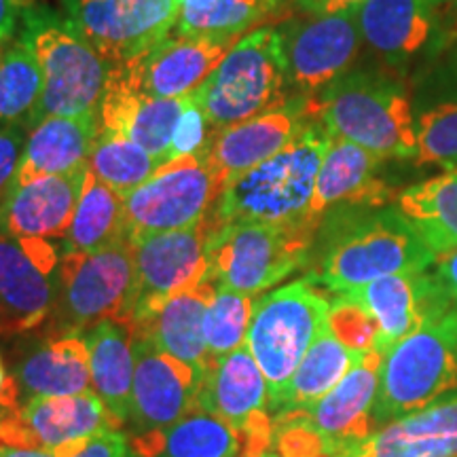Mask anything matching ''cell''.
Wrapping results in <instances>:
<instances>
[{
    "instance_id": "47",
    "label": "cell",
    "mask_w": 457,
    "mask_h": 457,
    "mask_svg": "<svg viewBox=\"0 0 457 457\" xmlns=\"http://www.w3.org/2000/svg\"><path fill=\"white\" fill-rule=\"evenodd\" d=\"M0 457H55V455L41 449H17V447H4V445H0Z\"/></svg>"
},
{
    "instance_id": "38",
    "label": "cell",
    "mask_w": 457,
    "mask_h": 457,
    "mask_svg": "<svg viewBox=\"0 0 457 457\" xmlns=\"http://www.w3.org/2000/svg\"><path fill=\"white\" fill-rule=\"evenodd\" d=\"M254 305V296L216 284V295L210 303L204 322L205 345H208L212 362L245 345Z\"/></svg>"
},
{
    "instance_id": "25",
    "label": "cell",
    "mask_w": 457,
    "mask_h": 457,
    "mask_svg": "<svg viewBox=\"0 0 457 457\" xmlns=\"http://www.w3.org/2000/svg\"><path fill=\"white\" fill-rule=\"evenodd\" d=\"M187 100L155 98L111 72L98 108L100 129L136 142L165 163L170 162L171 138Z\"/></svg>"
},
{
    "instance_id": "6",
    "label": "cell",
    "mask_w": 457,
    "mask_h": 457,
    "mask_svg": "<svg viewBox=\"0 0 457 457\" xmlns=\"http://www.w3.org/2000/svg\"><path fill=\"white\" fill-rule=\"evenodd\" d=\"M457 394V307L384 353L375 400L377 430Z\"/></svg>"
},
{
    "instance_id": "44",
    "label": "cell",
    "mask_w": 457,
    "mask_h": 457,
    "mask_svg": "<svg viewBox=\"0 0 457 457\" xmlns=\"http://www.w3.org/2000/svg\"><path fill=\"white\" fill-rule=\"evenodd\" d=\"M364 0H290L296 13H341V11L358 9Z\"/></svg>"
},
{
    "instance_id": "30",
    "label": "cell",
    "mask_w": 457,
    "mask_h": 457,
    "mask_svg": "<svg viewBox=\"0 0 457 457\" xmlns=\"http://www.w3.org/2000/svg\"><path fill=\"white\" fill-rule=\"evenodd\" d=\"M89 350L91 386L121 430L128 424L131 387H134L136 356L131 337L123 324L106 320L85 333Z\"/></svg>"
},
{
    "instance_id": "11",
    "label": "cell",
    "mask_w": 457,
    "mask_h": 457,
    "mask_svg": "<svg viewBox=\"0 0 457 457\" xmlns=\"http://www.w3.org/2000/svg\"><path fill=\"white\" fill-rule=\"evenodd\" d=\"M0 445L41 449L55 457H72L91 438L119 430L96 392L74 396H34L21 404L3 403Z\"/></svg>"
},
{
    "instance_id": "26",
    "label": "cell",
    "mask_w": 457,
    "mask_h": 457,
    "mask_svg": "<svg viewBox=\"0 0 457 457\" xmlns=\"http://www.w3.org/2000/svg\"><path fill=\"white\" fill-rule=\"evenodd\" d=\"M13 377L20 403L34 396H74L89 392L91 367L85 337L45 335L15 360Z\"/></svg>"
},
{
    "instance_id": "39",
    "label": "cell",
    "mask_w": 457,
    "mask_h": 457,
    "mask_svg": "<svg viewBox=\"0 0 457 457\" xmlns=\"http://www.w3.org/2000/svg\"><path fill=\"white\" fill-rule=\"evenodd\" d=\"M417 163L457 170V98L415 114Z\"/></svg>"
},
{
    "instance_id": "12",
    "label": "cell",
    "mask_w": 457,
    "mask_h": 457,
    "mask_svg": "<svg viewBox=\"0 0 457 457\" xmlns=\"http://www.w3.org/2000/svg\"><path fill=\"white\" fill-rule=\"evenodd\" d=\"M278 30L290 94L307 98H316L335 79L352 71L364 45L356 9L327 15L299 13Z\"/></svg>"
},
{
    "instance_id": "21",
    "label": "cell",
    "mask_w": 457,
    "mask_h": 457,
    "mask_svg": "<svg viewBox=\"0 0 457 457\" xmlns=\"http://www.w3.org/2000/svg\"><path fill=\"white\" fill-rule=\"evenodd\" d=\"M214 295L216 284L204 282L140 313L125 328L131 339L151 343L157 352L185 364L204 381L212 364L205 345L204 322Z\"/></svg>"
},
{
    "instance_id": "52",
    "label": "cell",
    "mask_w": 457,
    "mask_h": 457,
    "mask_svg": "<svg viewBox=\"0 0 457 457\" xmlns=\"http://www.w3.org/2000/svg\"><path fill=\"white\" fill-rule=\"evenodd\" d=\"M0 420H3V404H0Z\"/></svg>"
},
{
    "instance_id": "50",
    "label": "cell",
    "mask_w": 457,
    "mask_h": 457,
    "mask_svg": "<svg viewBox=\"0 0 457 457\" xmlns=\"http://www.w3.org/2000/svg\"><path fill=\"white\" fill-rule=\"evenodd\" d=\"M436 3H438V4H441V3H447L451 9L457 11V0H436Z\"/></svg>"
},
{
    "instance_id": "14",
    "label": "cell",
    "mask_w": 457,
    "mask_h": 457,
    "mask_svg": "<svg viewBox=\"0 0 457 457\" xmlns=\"http://www.w3.org/2000/svg\"><path fill=\"white\" fill-rule=\"evenodd\" d=\"M197 409L236 428L248 441L245 457H261L271 447L270 386L248 345L210 364L197 394Z\"/></svg>"
},
{
    "instance_id": "13",
    "label": "cell",
    "mask_w": 457,
    "mask_h": 457,
    "mask_svg": "<svg viewBox=\"0 0 457 457\" xmlns=\"http://www.w3.org/2000/svg\"><path fill=\"white\" fill-rule=\"evenodd\" d=\"M74 30L111 66L155 47L179 24L180 0H62Z\"/></svg>"
},
{
    "instance_id": "16",
    "label": "cell",
    "mask_w": 457,
    "mask_h": 457,
    "mask_svg": "<svg viewBox=\"0 0 457 457\" xmlns=\"http://www.w3.org/2000/svg\"><path fill=\"white\" fill-rule=\"evenodd\" d=\"M212 233L214 222L208 214L193 227L157 233L134 244L136 290L129 322L170 296L212 282L208 261Z\"/></svg>"
},
{
    "instance_id": "15",
    "label": "cell",
    "mask_w": 457,
    "mask_h": 457,
    "mask_svg": "<svg viewBox=\"0 0 457 457\" xmlns=\"http://www.w3.org/2000/svg\"><path fill=\"white\" fill-rule=\"evenodd\" d=\"M62 250L45 239H17L0 231V339L43 327L55 303Z\"/></svg>"
},
{
    "instance_id": "24",
    "label": "cell",
    "mask_w": 457,
    "mask_h": 457,
    "mask_svg": "<svg viewBox=\"0 0 457 457\" xmlns=\"http://www.w3.org/2000/svg\"><path fill=\"white\" fill-rule=\"evenodd\" d=\"M384 162L350 140L333 138L320 165L310 219L324 222L337 210L390 205L398 193L379 176Z\"/></svg>"
},
{
    "instance_id": "31",
    "label": "cell",
    "mask_w": 457,
    "mask_h": 457,
    "mask_svg": "<svg viewBox=\"0 0 457 457\" xmlns=\"http://www.w3.org/2000/svg\"><path fill=\"white\" fill-rule=\"evenodd\" d=\"M136 457H245L244 434L219 417L195 411L168 430L129 436Z\"/></svg>"
},
{
    "instance_id": "46",
    "label": "cell",
    "mask_w": 457,
    "mask_h": 457,
    "mask_svg": "<svg viewBox=\"0 0 457 457\" xmlns=\"http://www.w3.org/2000/svg\"><path fill=\"white\" fill-rule=\"evenodd\" d=\"M434 276L438 278V282L443 284V288L447 290L449 299L453 301V305L457 307V250L449 254L438 256L434 261Z\"/></svg>"
},
{
    "instance_id": "8",
    "label": "cell",
    "mask_w": 457,
    "mask_h": 457,
    "mask_svg": "<svg viewBox=\"0 0 457 457\" xmlns=\"http://www.w3.org/2000/svg\"><path fill=\"white\" fill-rule=\"evenodd\" d=\"M320 225L244 222L214 228L208 242L210 279L242 295L265 293L310 261Z\"/></svg>"
},
{
    "instance_id": "35",
    "label": "cell",
    "mask_w": 457,
    "mask_h": 457,
    "mask_svg": "<svg viewBox=\"0 0 457 457\" xmlns=\"http://www.w3.org/2000/svg\"><path fill=\"white\" fill-rule=\"evenodd\" d=\"M286 0H180L179 34L205 38H242L262 26Z\"/></svg>"
},
{
    "instance_id": "41",
    "label": "cell",
    "mask_w": 457,
    "mask_h": 457,
    "mask_svg": "<svg viewBox=\"0 0 457 457\" xmlns=\"http://www.w3.org/2000/svg\"><path fill=\"white\" fill-rule=\"evenodd\" d=\"M212 134L214 129L210 128L208 119H205L202 108L188 98L185 111H182L179 123H176L174 138H171V148H170V159L202 153L204 148L208 146Z\"/></svg>"
},
{
    "instance_id": "36",
    "label": "cell",
    "mask_w": 457,
    "mask_h": 457,
    "mask_svg": "<svg viewBox=\"0 0 457 457\" xmlns=\"http://www.w3.org/2000/svg\"><path fill=\"white\" fill-rule=\"evenodd\" d=\"M43 96V74L37 57L20 38L0 51V128H34Z\"/></svg>"
},
{
    "instance_id": "10",
    "label": "cell",
    "mask_w": 457,
    "mask_h": 457,
    "mask_svg": "<svg viewBox=\"0 0 457 457\" xmlns=\"http://www.w3.org/2000/svg\"><path fill=\"white\" fill-rule=\"evenodd\" d=\"M220 195L205 151L165 162L125 197V236L131 244L202 222Z\"/></svg>"
},
{
    "instance_id": "42",
    "label": "cell",
    "mask_w": 457,
    "mask_h": 457,
    "mask_svg": "<svg viewBox=\"0 0 457 457\" xmlns=\"http://www.w3.org/2000/svg\"><path fill=\"white\" fill-rule=\"evenodd\" d=\"M26 131L30 129L24 128V125L0 128V195L11 185V180L15 179L17 168H20L28 138Z\"/></svg>"
},
{
    "instance_id": "7",
    "label": "cell",
    "mask_w": 457,
    "mask_h": 457,
    "mask_svg": "<svg viewBox=\"0 0 457 457\" xmlns=\"http://www.w3.org/2000/svg\"><path fill=\"white\" fill-rule=\"evenodd\" d=\"M288 96L282 37L276 26H259L237 38L191 100L219 131L282 104Z\"/></svg>"
},
{
    "instance_id": "3",
    "label": "cell",
    "mask_w": 457,
    "mask_h": 457,
    "mask_svg": "<svg viewBox=\"0 0 457 457\" xmlns=\"http://www.w3.org/2000/svg\"><path fill=\"white\" fill-rule=\"evenodd\" d=\"M313 100L333 138L350 140L381 159H415V112L404 85L390 74L352 68Z\"/></svg>"
},
{
    "instance_id": "22",
    "label": "cell",
    "mask_w": 457,
    "mask_h": 457,
    "mask_svg": "<svg viewBox=\"0 0 457 457\" xmlns=\"http://www.w3.org/2000/svg\"><path fill=\"white\" fill-rule=\"evenodd\" d=\"M87 174L83 165L68 174L9 185L0 195V231L17 239H64Z\"/></svg>"
},
{
    "instance_id": "20",
    "label": "cell",
    "mask_w": 457,
    "mask_h": 457,
    "mask_svg": "<svg viewBox=\"0 0 457 457\" xmlns=\"http://www.w3.org/2000/svg\"><path fill=\"white\" fill-rule=\"evenodd\" d=\"M131 345L136 356L128 415V424L134 430L131 436L168 430L199 411L197 394L202 379H197L185 364L157 352L151 343L131 339Z\"/></svg>"
},
{
    "instance_id": "27",
    "label": "cell",
    "mask_w": 457,
    "mask_h": 457,
    "mask_svg": "<svg viewBox=\"0 0 457 457\" xmlns=\"http://www.w3.org/2000/svg\"><path fill=\"white\" fill-rule=\"evenodd\" d=\"M436 0H364L356 9L362 43L386 64L409 62L430 43Z\"/></svg>"
},
{
    "instance_id": "37",
    "label": "cell",
    "mask_w": 457,
    "mask_h": 457,
    "mask_svg": "<svg viewBox=\"0 0 457 457\" xmlns=\"http://www.w3.org/2000/svg\"><path fill=\"white\" fill-rule=\"evenodd\" d=\"M162 165V159L151 155L136 142L104 129L98 131L87 159L91 174L123 197L145 185Z\"/></svg>"
},
{
    "instance_id": "17",
    "label": "cell",
    "mask_w": 457,
    "mask_h": 457,
    "mask_svg": "<svg viewBox=\"0 0 457 457\" xmlns=\"http://www.w3.org/2000/svg\"><path fill=\"white\" fill-rule=\"evenodd\" d=\"M316 117V100L290 94L282 104L270 111L214 131L204 151L212 165L220 193L245 171L290 145Z\"/></svg>"
},
{
    "instance_id": "23",
    "label": "cell",
    "mask_w": 457,
    "mask_h": 457,
    "mask_svg": "<svg viewBox=\"0 0 457 457\" xmlns=\"http://www.w3.org/2000/svg\"><path fill=\"white\" fill-rule=\"evenodd\" d=\"M381 364L384 352H364L327 396L320 398L312 409L301 411L313 430L339 453L350 455L377 432L373 409L379 392Z\"/></svg>"
},
{
    "instance_id": "53",
    "label": "cell",
    "mask_w": 457,
    "mask_h": 457,
    "mask_svg": "<svg viewBox=\"0 0 457 457\" xmlns=\"http://www.w3.org/2000/svg\"><path fill=\"white\" fill-rule=\"evenodd\" d=\"M455 457H457V455H455Z\"/></svg>"
},
{
    "instance_id": "5",
    "label": "cell",
    "mask_w": 457,
    "mask_h": 457,
    "mask_svg": "<svg viewBox=\"0 0 457 457\" xmlns=\"http://www.w3.org/2000/svg\"><path fill=\"white\" fill-rule=\"evenodd\" d=\"M134 290L136 256L128 237L96 253L62 254L47 333L83 337L106 320L128 327Z\"/></svg>"
},
{
    "instance_id": "51",
    "label": "cell",
    "mask_w": 457,
    "mask_h": 457,
    "mask_svg": "<svg viewBox=\"0 0 457 457\" xmlns=\"http://www.w3.org/2000/svg\"><path fill=\"white\" fill-rule=\"evenodd\" d=\"M261 457H284V455H279V453H276V451H265V453H262Z\"/></svg>"
},
{
    "instance_id": "29",
    "label": "cell",
    "mask_w": 457,
    "mask_h": 457,
    "mask_svg": "<svg viewBox=\"0 0 457 457\" xmlns=\"http://www.w3.org/2000/svg\"><path fill=\"white\" fill-rule=\"evenodd\" d=\"M98 131V114L45 117L28 131L24 155L11 185H26L43 176L68 174L87 165Z\"/></svg>"
},
{
    "instance_id": "9",
    "label": "cell",
    "mask_w": 457,
    "mask_h": 457,
    "mask_svg": "<svg viewBox=\"0 0 457 457\" xmlns=\"http://www.w3.org/2000/svg\"><path fill=\"white\" fill-rule=\"evenodd\" d=\"M328 312L330 301L310 278L296 279L256 301L245 345L270 386V404L327 328Z\"/></svg>"
},
{
    "instance_id": "32",
    "label": "cell",
    "mask_w": 457,
    "mask_h": 457,
    "mask_svg": "<svg viewBox=\"0 0 457 457\" xmlns=\"http://www.w3.org/2000/svg\"><path fill=\"white\" fill-rule=\"evenodd\" d=\"M362 353L364 352L352 350L337 339L327 324V328L318 335L310 352L301 360L288 384L270 404V411L282 417L312 409L350 373Z\"/></svg>"
},
{
    "instance_id": "19",
    "label": "cell",
    "mask_w": 457,
    "mask_h": 457,
    "mask_svg": "<svg viewBox=\"0 0 457 457\" xmlns=\"http://www.w3.org/2000/svg\"><path fill=\"white\" fill-rule=\"evenodd\" d=\"M343 295L375 318L379 327L377 350L384 353L400 339L455 307L434 271L396 273Z\"/></svg>"
},
{
    "instance_id": "48",
    "label": "cell",
    "mask_w": 457,
    "mask_h": 457,
    "mask_svg": "<svg viewBox=\"0 0 457 457\" xmlns=\"http://www.w3.org/2000/svg\"><path fill=\"white\" fill-rule=\"evenodd\" d=\"M4 381H7V373H4V364H3V356H0V392H3Z\"/></svg>"
},
{
    "instance_id": "18",
    "label": "cell",
    "mask_w": 457,
    "mask_h": 457,
    "mask_svg": "<svg viewBox=\"0 0 457 457\" xmlns=\"http://www.w3.org/2000/svg\"><path fill=\"white\" fill-rule=\"evenodd\" d=\"M236 43V38L168 34L145 54L131 57L125 64L111 66V72L155 98H191Z\"/></svg>"
},
{
    "instance_id": "33",
    "label": "cell",
    "mask_w": 457,
    "mask_h": 457,
    "mask_svg": "<svg viewBox=\"0 0 457 457\" xmlns=\"http://www.w3.org/2000/svg\"><path fill=\"white\" fill-rule=\"evenodd\" d=\"M394 205L415 227L434 261L457 250V170L403 188Z\"/></svg>"
},
{
    "instance_id": "4",
    "label": "cell",
    "mask_w": 457,
    "mask_h": 457,
    "mask_svg": "<svg viewBox=\"0 0 457 457\" xmlns=\"http://www.w3.org/2000/svg\"><path fill=\"white\" fill-rule=\"evenodd\" d=\"M17 38L32 51L43 74V96L34 125L45 117L98 114L111 64L66 17L43 4L21 9Z\"/></svg>"
},
{
    "instance_id": "43",
    "label": "cell",
    "mask_w": 457,
    "mask_h": 457,
    "mask_svg": "<svg viewBox=\"0 0 457 457\" xmlns=\"http://www.w3.org/2000/svg\"><path fill=\"white\" fill-rule=\"evenodd\" d=\"M72 457H136L121 430H106L94 436Z\"/></svg>"
},
{
    "instance_id": "28",
    "label": "cell",
    "mask_w": 457,
    "mask_h": 457,
    "mask_svg": "<svg viewBox=\"0 0 457 457\" xmlns=\"http://www.w3.org/2000/svg\"><path fill=\"white\" fill-rule=\"evenodd\" d=\"M457 394L379 428L350 457H455Z\"/></svg>"
},
{
    "instance_id": "45",
    "label": "cell",
    "mask_w": 457,
    "mask_h": 457,
    "mask_svg": "<svg viewBox=\"0 0 457 457\" xmlns=\"http://www.w3.org/2000/svg\"><path fill=\"white\" fill-rule=\"evenodd\" d=\"M21 9L13 0H0V51L15 41V34L20 32Z\"/></svg>"
},
{
    "instance_id": "49",
    "label": "cell",
    "mask_w": 457,
    "mask_h": 457,
    "mask_svg": "<svg viewBox=\"0 0 457 457\" xmlns=\"http://www.w3.org/2000/svg\"><path fill=\"white\" fill-rule=\"evenodd\" d=\"M13 3H15L20 9H26V7H32L34 0H13Z\"/></svg>"
},
{
    "instance_id": "40",
    "label": "cell",
    "mask_w": 457,
    "mask_h": 457,
    "mask_svg": "<svg viewBox=\"0 0 457 457\" xmlns=\"http://www.w3.org/2000/svg\"><path fill=\"white\" fill-rule=\"evenodd\" d=\"M328 328L337 339L345 343L352 350H377L379 327H377L375 318L364 307H360L356 301H352L347 295H337V299L330 301Z\"/></svg>"
},
{
    "instance_id": "2",
    "label": "cell",
    "mask_w": 457,
    "mask_h": 457,
    "mask_svg": "<svg viewBox=\"0 0 457 457\" xmlns=\"http://www.w3.org/2000/svg\"><path fill=\"white\" fill-rule=\"evenodd\" d=\"M333 136L320 117L312 119L282 151L245 171L216 199L210 219L225 225H296L310 219L320 165ZM318 222V220H316Z\"/></svg>"
},
{
    "instance_id": "1",
    "label": "cell",
    "mask_w": 457,
    "mask_h": 457,
    "mask_svg": "<svg viewBox=\"0 0 457 457\" xmlns=\"http://www.w3.org/2000/svg\"><path fill=\"white\" fill-rule=\"evenodd\" d=\"M313 284L343 295L396 273L428 271L434 254L396 205L330 212Z\"/></svg>"
},
{
    "instance_id": "34",
    "label": "cell",
    "mask_w": 457,
    "mask_h": 457,
    "mask_svg": "<svg viewBox=\"0 0 457 457\" xmlns=\"http://www.w3.org/2000/svg\"><path fill=\"white\" fill-rule=\"evenodd\" d=\"M89 170V168H87ZM125 236V197L87 174L81 202L74 210L62 254H87L106 248Z\"/></svg>"
}]
</instances>
